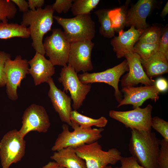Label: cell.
<instances>
[{
	"label": "cell",
	"mask_w": 168,
	"mask_h": 168,
	"mask_svg": "<svg viewBox=\"0 0 168 168\" xmlns=\"http://www.w3.org/2000/svg\"><path fill=\"white\" fill-rule=\"evenodd\" d=\"M161 141L154 132L131 129L129 151L144 168H159L157 159Z\"/></svg>",
	"instance_id": "6da1fadb"
},
{
	"label": "cell",
	"mask_w": 168,
	"mask_h": 168,
	"mask_svg": "<svg viewBox=\"0 0 168 168\" xmlns=\"http://www.w3.org/2000/svg\"><path fill=\"white\" fill-rule=\"evenodd\" d=\"M54 11L51 5H47L44 8H37L29 10L24 13L21 24L28 27L30 37L32 40V45L36 51L44 55L45 54L43 45L44 35L52 30L54 22Z\"/></svg>",
	"instance_id": "7a4b0ae2"
},
{
	"label": "cell",
	"mask_w": 168,
	"mask_h": 168,
	"mask_svg": "<svg viewBox=\"0 0 168 168\" xmlns=\"http://www.w3.org/2000/svg\"><path fill=\"white\" fill-rule=\"evenodd\" d=\"M71 126L73 129L72 132L69 130L68 125L63 124L62 131L52 147V151H57L69 147H76L95 142L102 138V133L104 131L103 128H82L72 122Z\"/></svg>",
	"instance_id": "3957f363"
},
{
	"label": "cell",
	"mask_w": 168,
	"mask_h": 168,
	"mask_svg": "<svg viewBox=\"0 0 168 168\" xmlns=\"http://www.w3.org/2000/svg\"><path fill=\"white\" fill-rule=\"evenodd\" d=\"M54 19L63 27L65 37L70 43L92 40L95 36V24L90 14L71 18L54 16Z\"/></svg>",
	"instance_id": "277c9868"
},
{
	"label": "cell",
	"mask_w": 168,
	"mask_h": 168,
	"mask_svg": "<svg viewBox=\"0 0 168 168\" xmlns=\"http://www.w3.org/2000/svg\"><path fill=\"white\" fill-rule=\"evenodd\" d=\"M75 149L76 154L84 161L87 168H104L109 164L114 165L122 156L121 152L116 148L103 151L97 141Z\"/></svg>",
	"instance_id": "5b68a950"
},
{
	"label": "cell",
	"mask_w": 168,
	"mask_h": 168,
	"mask_svg": "<svg viewBox=\"0 0 168 168\" xmlns=\"http://www.w3.org/2000/svg\"><path fill=\"white\" fill-rule=\"evenodd\" d=\"M26 142L18 131L8 132L0 142V158L2 168H9L20 161L24 156Z\"/></svg>",
	"instance_id": "8992f818"
},
{
	"label": "cell",
	"mask_w": 168,
	"mask_h": 168,
	"mask_svg": "<svg viewBox=\"0 0 168 168\" xmlns=\"http://www.w3.org/2000/svg\"><path fill=\"white\" fill-rule=\"evenodd\" d=\"M64 91H68L73 101L72 107L77 110L82 105L87 95L90 91L91 84L83 83L74 69L67 65L62 68L58 78Z\"/></svg>",
	"instance_id": "52a82bcc"
},
{
	"label": "cell",
	"mask_w": 168,
	"mask_h": 168,
	"mask_svg": "<svg viewBox=\"0 0 168 168\" xmlns=\"http://www.w3.org/2000/svg\"><path fill=\"white\" fill-rule=\"evenodd\" d=\"M152 110V106L149 104L144 108L138 107L129 111L112 110L109 112V116L131 129L151 132Z\"/></svg>",
	"instance_id": "ba28073f"
},
{
	"label": "cell",
	"mask_w": 168,
	"mask_h": 168,
	"mask_svg": "<svg viewBox=\"0 0 168 168\" xmlns=\"http://www.w3.org/2000/svg\"><path fill=\"white\" fill-rule=\"evenodd\" d=\"M52 33L44 39L43 45L45 54L54 66L67 65L71 43L61 29H54Z\"/></svg>",
	"instance_id": "9c48e42d"
},
{
	"label": "cell",
	"mask_w": 168,
	"mask_h": 168,
	"mask_svg": "<svg viewBox=\"0 0 168 168\" xmlns=\"http://www.w3.org/2000/svg\"><path fill=\"white\" fill-rule=\"evenodd\" d=\"M128 70L127 62L125 59L118 65L104 71L93 73L85 72L78 75L79 80L84 84L102 82L112 86L114 90V96L119 103L122 99L118 87L119 82L122 75Z\"/></svg>",
	"instance_id": "30bf717a"
},
{
	"label": "cell",
	"mask_w": 168,
	"mask_h": 168,
	"mask_svg": "<svg viewBox=\"0 0 168 168\" xmlns=\"http://www.w3.org/2000/svg\"><path fill=\"white\" fill-rule=\"evenodd\" d=\"M28 61L20 55L14 60L6 62L4 69L6 80V91L9 99L15 100L18 98L17 89L21 82L29 74Z\"/></svg>",
	"instance_id": "8fae6325"
},
{
	"label": "cell",
	"mask_w": 168,
	"mask_h": 168,
	"mask_svg": "<svg viewBox=\"0 0 168 168\" xmlns=\"http://www.w3.org/2000/svg\"><path fill=\"white\" fill-rule=\"evenodd\" d=\"M22 124L18 131L23 138L32 131L46 133L50 126L49 117L45 108L35 104L31 105L25 110Z\"/></svg>",
	"instance_id": "7c38bea8"
},
{
	"label": "cell",
	"mask_w": 168,
	"mask_h": 168,
	"mask_svg": "<svg viewBox=\"0 0 168 168\" xmlns=\"http://www.w3.org/2000/svg\"><path fill=\"white\" fill-rule=\"evenodd\" d=\"M94 45L91 40L71 43L67 65L77 73L92 70L91 53Z\"/></svg>",
	"instance_id": "4fadbf2b"
},
{
	"label": "cell",
	"mask_w": 168,
	"mask_h": 168,
	"mask_svg": "<svg viewBox=\"0 0 168 168\" xmlns=\"http://www.w3.org/2000/svg\"><path fill=\"white\" fill-rule=\"evenodd\" d=\"M125 57L128 67V72L124 76L121 80L122 88L133 87L141 83L145 86L155 85V81L148 77L142 65L139 56L137 54L131 52Z\"/></svg>",
	"instance_id": "5bb4252c"
},
{
	"label": "cell",
	"mask_w": 168,
	"mask_h": 168,
	"mask_svg": "<svg viewBox=\"0 0 168 168\" xmlns=\"http://www.w3.org/2000/svg\"><path fill=\"white\" fill-rule=\"evenodd\" d=\"M124 97L119 103L117 108L125 105H131L133 109L140 107L146 100L151 99L156 101L160 93L155 85L143 86L122 88Z\"/></svg>",
	"instance_id": "9a60e30c"
},
{
	"label": "cell",
	"mask_w": 168,
	"mask_h": 168,
	"mask_svg": "<svg viewBox=\"0 0 168 168\" xmlns=\"http://www.w3.org/2000/svg\"><path fill=\"white\" fill-rule=\"evenodd\" d=\"M47 83L49 87L48 96L55 111L62 122L71 126V114L72 110L70 96L56 86L52 77Z\"/></svg>",
	"instance_id": "2e32d148"
},
{
	"label": "cell",
	"mask_w": 168,
	"mask_h": 168,
	"mask_svg": "<svg viewBox=\"0 0 168 168\" xmlns=\"http://www.w3.org/2000/svg\"><path fill=\"white\" fill-rule=\"evenodd\" d=\"M143 31V30L137 29L132 26L128 30H121L118 32V35L114 36L110 41L117 58H120L133 52V47Z\"/></svg>",
	"instance_id": "e0dca14e"
},
{
	"label": "cell",
	"mask_w": 168,
	"mask_h": 168,
	"mask_svg": "<svg viewBox=\"0 0 168 168\" xmlns=\"http://www.w3.org/2000/svg\"><path fill=\"white\" fill-rule=\"evenodd\" d=\"M30 68L29 74L32 77L34 84L36 86L47 82L55 72L54 66L44 55L36 52L33 57L28 61Z\"/></svg>",
	"instance_id": "ac0fdd59"
},
{
	"label": "cell",
	"mask_w": 168,
	"mask_h": 168,
	"mask_svg": "<svg viewBox=\"0 0 168 168\" xmlns=\"http://www.w3.org/2000/svg\"><path fill=\"white\" fill-rule=\"evenodd\" d=\"M152 0H139L127 11L125 26L144 30L148 27L146 19L153 6Z\"/></svg>",
	"instance_id": "d6986e66"
},
{
	"label": "cell",
	"mask_w": 168,
	"mask_h": 168,
	"mask_svg": "<svg viewBox=\"0 0 168 168\" xmlns=\"http://www.w3.org/2000/svg\"><path fill=\"white\" fill-rule=\"evenodd\" d=\"M50 158L65 168H87L84 161L76 154L74 147H69L54 152Z\"/></svg>",
	"instance_id": "ffe728a7"
},
{
	"label": "cell",
	"mask_w": 168,
	"mask_h": 168,
	"mask_svg": "<svg viewBox=\"0 0 168 168\" xmlns=\"http://www.w3.org/2000/svg\"><path fill=\"white\" fill-rule=\"evenodd\" d=\"M168 58L162 53L158 51L147 60H141V63L146 75L152 79L168 72Z\"/></svg>",
	"instance_id": "44dd1931"
},
{
	"label": "cell",
	"mask_w": 168,
	"mask_h": 168,
	"mask_svg": "<svg viewBox=\"0 0 168 168\" xmlns=\"http://www.w3.org/2000/svg\"><path fill=\"white\" fill-rule=\"evenodd\" d=\"M30 37L28 27L16 23L7 21L0 23V39H7L14 37L27 39Z\"/></svg>",
	"instance_id": "7402d4cb"
},
{
	"label": "cell",
	"mask_w": 168,
	"mask_h": 168,
	"mask_svg": "<svg viewBox=\"0 0 168 168\" xmlns=\"http://www.w3.org/2000/svg\"><path fill=\"white\" fill-rule=\"evenodd\" d=\"M71 122L78 125L82 128L87 129L95 126L100 128L105 127L108 120L104 116L95 119L85 116L79 113L77 110H72L71 114Z\"/></svg>",
	"instance_id": "603a6c76"
},
{
	"label": "cell",
	"mask_w": 168,
	"mask_h": 168,
	"mask_svg": "<svg viewBox=\"0 0 168 168\" xmlns=\"http://www.w3.org/2000/svg\"><path fill=\"white\" fill-rule=\"evenodd\" d=\"M128 2L121 7L109 11L108 15L111 26L115 32H118L123 30L125 26Z\"/></svg>",
	"instance_id": "cb8c5ba5"
},
{
	"label": "cell",
	"mask_w": 168,
	"mask_h": 168,
	"mask_svg": "<svg viewBox=\"0 0 168 168\" xmlns=\"http://www.w3.org/2000/svg\"><path fill=\"white\" fill-rule=\"evenodd\" d=\"M109 10L100 9L95 12L94 13L97 16L100 24V34L105 37L112 38L114 36L115 32L111 26L108 13Z\"/></svg>",
	"instance_id": "d4e9b609"
},
{
	"label": "cell",
	"mask_w": 168,
	"mask_h": 168,
	"mask_svg": "<svg viewBox=\"0 0 168 168\" xmlns=\"http://www.w3.org/2000/svg\"><path fill=\"white\" fill-rule=\"evenodd\" d=\"M100 2L99 0H73L71 11L75 16L90 14Z\"/></svg>",
	"instance_id": "484cf974"
},
{
	"label": "cell",
	"mask_w": 168,
	"mask_h": 168,
	"mask_svg": "<svg viewBox=\"0 0 168 168\" xmlns=\"http://www.w3.org/2000/svg\"><path fill=\"white\" fill-rule=\"evenodd\" d=\"M158 51V44L138 41L135 44L133 52L137 54L142 61H145Z\"/></svg>",
	"instance_id": "4316f807"
},
{
	"label": "cell",
	"mask_w": 168,
	"mask_h": 168,
	"mask_svg": "<svg viewBox=\"0 0 168 168\" xmlns=\"http://www.w3.org/2000/svg\"><path fill=\"white\" fill-rule=\"evenodd\" d=\"M162 30L156 26L148 27L144 31L139 38L138 41L148 44H158Z\"/></svg>",
	"instance_id": "83f0119b"
},
{
	"label": "cell",
	"mask_w": 168,
	"mask_h": 168,
	"mask_svg": "<svg viewBox=\"0 0 168 168\" xmlns=\"http://www.w3.org/2000/svg\"><path fill=\"white\" fill-rule=\"evenodd\" d=\"M152 128L158 132L163 139L168 141V122L158 116L152 118Z\"/></svg>",
	"instance_id": "f1b7e54d"
},
{
	"label": "cell",
	"mask_w": 168,
	"mask_h": 168,
	"mask_svg": "<svg viewBox=\"0 0 168 168\" xmlns=\"http://www.w3.org/2000/svg\"><path fill=\"white\" fill-rule=\"evenodd\" d=\"M16 12L15 4L11 0H0V14L10 19L15 16Z\"/></svg>",
	"instance_id": "f546056e"
},
{
	"label": "cell",
	"mask_w": 168,
	"mask_h": 168,
	"mask_svg": "<svg viewBox=\"0 0 168 168\" xmlns=\"http://www.w3.org/2000/svg\"><path fill=\"white\" fill-rule=\"evenodd\" d=\"M157 163L159 168H168V141L163 138L161 141Z\"/></svg>",
	"instance_id": "4dcf8cb0"
},
{
	"label": "cell",
	"mask_w": 168,
	"mask_h": 168,
	"mask_svg": "<svg viewBox=\"0 0 168 168\" xmlns=\"http://www.w3.org/2000/svg\"><path fill=\"white\" fill-rule=\"evenodd\" d=\"M158 51L168 58V28L167 25L162 30L158 44Z\"/></svg>",
	"instance_id": "1f68e13d"
},
{
	"label": "cell",
	"mask_w": 168,
	"mask_h": 168,
	"mask_svg": "<svg viewBox=\"0 0 168 168\" xmlns=\"http://www.w3.org/2000/svg\"><path fill=\"white\" fill-rule=\"evenodd\" d=\"M11 59V55L6 52L0 51V87L6 85V80L4 69L6 61Z\"/></svg>",
	"instance_id": "d6a6232c"
},
{
	"label": "cell",
	"mask_w": 168,
	"mask_h": 168,
	"mask_svg": "<svg viewBox=\"0 0 168 168\" xmlns=\"http://www.w3.org/2000/svg\"><path fill=\"white\" fill-rule=\"evenodd\" d=\"M73 0H56L51 5L53 10L58 13H66L71 8Z\"/></svg>",
	"instance_id": "836d02e7"
},
{
	"label": "cell",
	"mask_w": 168,
	"mask_h": 168,
	"mask_svg": "<svg viewBox=\"0 0 168 168\" xmlns=\"http://www.w3.org/2000/svg\"><path fill=\"white\" fill-rule=\"evenodd\" d=\"M121 163L120 167L115 168H144L140 165L136 159L133 156H121L120 161Z\"/></svg>",
	"instance_id": "e575fe53"
},
{
	"label": "cell",
	"mask_w": 168,
	"mask_h": 168,
	"mask_svg": "<svg viewBox=\"0 0 168 168\" xmlns=\"http://www.w3.org/2000/svg\"><path fill=\"white\" fill-rule=\"evenodd\" d=\"M155 85L160 92L165 91L168 89L167 82L164 78H160L157 79L155 81Z\"/></svg>",
	"instance_id": "d590c367"
},
{
	"label": "cell",
	"mask_w": 168,
	"mask_h": 168,
	"mask_svg": "<svg viewBox=\"0 0 168 168\" xmlns=\"http://www.w3.org/2000/svg\"><path fill=\"white\" fill-rule=\"evenodd\" d=\"M13 3L19 8V11L24 13L28 11L29 5L28 2L25 0H11Z\"/></svg>",
	"instance_id": "8d00e7d4"
},
{
	"label": "cell",
	"mask_w": 168,
	"mask_h": 168,
	"mask_svg": "<svg viewBox=\"0 0 168 168\" xmlns=\"http://www.w3.org/2000/svg\"><path fill=\"white\" fill-rule=\"evenodd\" d=\"M44 2V0H28V1L29 8L32 11L35 10V8L37 9L42 8Z\"/></svg>",
	"instance_id": "74e56055"
},
{
	"label": "cell",
	"mask_w": 168,
	"mask_h": 168,
	"mask_svg": "<svg viewBox=\"0 0 168 168\" xmlns=\"http://www.w3.org/2000/svg\"><path fill=\"white\" fill-rule=\"evenodd\" d=\"M40 168H65L54 161H49L46 164Z\"/></svg>",
	"instance_id": "f35d334b"
},
{
	"label": "cell",
	"mask_w": 168,
	"mask_h": 168,
	"mask_svg": "<svg viewBox=\"0 0 168 168\" xmlns=\"http://www.w3.org/2000/svg\"><path fill=\"white\" fill-rule=\"evenodd\" d=\"M168 13V2H167L163 7L161 13V16L162 17L166 16Z\"/></svg>",
	"instance_id": "ab89813d"
},
{
	"label": "cell",
	"mask_w": 168,
	"mask_h": 168,
	"mask_svg": "<svg viewBox=\"0 0 168 168\" xmlns=\"http://www.w3.org/2000/svg\"><path fill=\"white\" fill-rule=\"evenodd\" d=\"M7 18L5 16L0 14V20L2 22L7 21H8Z\"/></svg>",
	"instance_id": "60d3db41"
},
{
	"label": "cell",
	"mask_w": 168,
	"mask_h": 168,
	"mask_svg": "<svg viewBox=\"0 0 168 168\" xmlns=\"http://www.w3.org/2000/svg\"><path fill=\"white\" fill-rule=\"evenodd\" d=\"M104 168H113L111 166H107Z\"/></svg>",
	"instance_id": "b9f144b4"
}]
</instances>
